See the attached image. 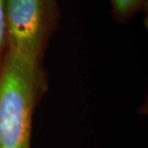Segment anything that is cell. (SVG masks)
Returning <instances> with one entry per match:
<instances>
[{"instance_id": "obj_1", "label": "cell", "mask_w": 148, "mask_h": 148, "mask_svg": "<svg viewBox=\"0 0 148 148\" xmlns=\"http://www.w3.org/2000/svg\"><path fill=\"white\" fill-rule=\"evenodd\" d=\"M38 64L7 50L0 69V148H31Z\"/></svg>"}, {"instance_id": "obj_2", "label": "cell", "mask_w": 148, "mask_h": 148, "mask_svg": "<svg viewBox=\"0 0 148 148\" xmlns=\"http://www.w3.org/2000/svg\"><path fill=\"white\" fill-rule=\"evenodd\" d=\"M7 50L38 64L56 17L55 0H5Z\"/></svg>"}, {"instance_id": "obj_3", "label": "cell", "mask_w": 148, "mask_h": 148, "mask_svg": "<svg viewBox=\"0 0 148 148\" xmlns=\"http://www.w3.org/2000/svg\"><path fill=\"white\" fill-rule=\"evenodd\" d=\"M146 0H109L114 17L120 22L132 18L144 6Z\"/></svg>"}, {"instance_id": "obj_4", "label": "cell", "mask_w": 148, "mask_h": 148, "mask_svg": "<svg viewBox=\"0 0 148 148\" xmlns=\"http://www.w3.org/2000/svg\"><path fill=\"white\" fill-rule=\"evenodd\" d=\"M5 0H0V69L4 62L7 53V36H6L5 26V13H4Z\"/></svg>"}]
</instances>
